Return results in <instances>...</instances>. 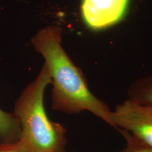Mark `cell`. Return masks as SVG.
Listing matches in <instances>:
<instances>
[{
	"label": "cell",
	"instance_id": "obj_1",
	"mask_svg": "<svg viewBox=\"0 0 152 152\" xmlns=\"http://www.w3.org/2000/svg\"><path fill=\"white\" fill-rule=\"evenodd\" d=\"M35 50L44 57L51 76L52 107L68 114L87 110L110 125V110L89 89L81 69L61 46V30L57 26L44 28L33 36Z\"/></svg>",
	"mask_w": 152,
	"mask_h": 152
},
{
	"label": "cell",
	"instance_id": "obj_2",
	"mask_svg": "<svg viewBox=\"0 0 152 152\" xmlns=\"http://www.w3.org/2000/svg\"><path fill=\"white\" fill-rule=\"evenodd\" d=\"M51 81L44 64L36 78L24 88L15 104L14 113L20 125V139L30 152H65V127L50 120L44 107V94Z\"/></svg>",
	"mask_w": 152,
	"mask_h": 152
},
{
	"label": "cell",
	"instance_id": "obj_3",
	"mask_svg": "<svg viewBox=\"0 0 152 152\" xmlns=\"http://www.w3.org/2000/svg\"><path fill=\"white\" fill-rule=\"evenodd\" d=\"M110 126L126 131L152 148V106L129 99L117 105L109 114Z\"/></svg>",
	"mask_w": 152,
	"mask_h": 152
},
{
	"label": "cell",
	"instance_id": "obj_4",
	"mask_svg": "<svg viewBox=\"0 0 152 152\" xmlns=\"http://www.w3.org/2000/svg\"><path fill=\"white\" fill-rule=\"evenodd\" d=\"M129 0H83L81 12L87 26L98 30L120 22L125 15Z\"/></svg>",
	"mask_w": 152,
	"mask_h": 152
},
{
	"label": "cell",
	"instance_id": "obj_5",
	"mask_svg": "<svg viewBox=\"0 0 152 152\" xmlns=\"http://www.w3.org/2000/svg\"><path fill=\"white\" fill-rule=\"evenodd\" d=\"M21 139V128L16 115L0 108V144H10Z\"/></svg>",
	"mask_w": 152,
	"mask_h": 152
},
{
	"label": "cell",
	"instance_id": "obj_6",
	"mask_svg": "<svg viewBox=\"0 0 152 152\" xmlns=\"http://www.w3.org/2000/svg\"><path fill=\"white\" fill-rule=\"evenodd\" d=\"M128 99L152 106V74L138 78L127 90Z\"/></svg>",
	"mask_w": 152,
	"mask_h": 152
},
{
	"label": "cell",
	"instance_id": "obj_7",
	"mask_svg": "<svg viewBox=\"0 0 152 152\" xmlns=\"http://www.w3.org/2000/svg\"><path fill=\"white\" fill-rule=\"evenodd\" d=\"M126 141V148L130 152H152V147L143 144L126 131L118 130Z\"/></svg>",
	"mask_w": 152,
	"mask_h": 152
},
{
	"label": "cell",
	"instance_id": "obj_8",
	"mask_svg": "<svg viewBox=\"0 0 152 152\" xmlns=\"http://www.w3.org/2000/svg\"><path fill=\"white\" fill-rule=\"evenodd\" d=\"M0 152H30L22 140L10 144H0Z\"/></svg>",
	"mask_w": 152,
	"mask_h": 152
},
{
	"label": "cell",
	"instance_id": "obj_9",
	"mask_svg": "<svg viewBox=\"0 0 152 152\" xmlns=\"http://www.w3.org/2000/svg\"><path fill=\"white\" fill-rule=\"evenodd\" d=\"M129 152V151L128 150V149L126 147V148H125L124 149H123L122 151H121V152Z\"/></svg>",
	"mask_w": 152,
	"mask_h": 152
}]
</instances>
